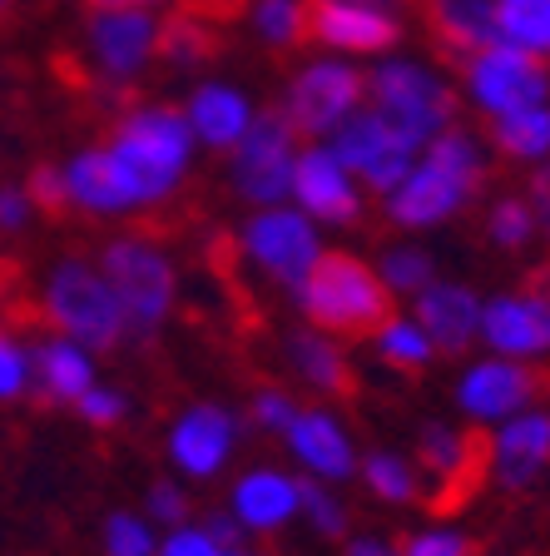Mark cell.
I'll list each match as a JSON object with an SVG mask.
<instances>
[{
  "label": "cell",
  "mask_w": 550,
  "mask_h": 556,
  "mask_svg": "<svg viewBox=\"0 0 550 556\" xmlns=\"http://www.w3.org/2000/svg\"><path fill=\"white\" fill-rule=\"evenodd\" d=\"M426 21H432L436 46L457 60H471L476 50L501 40L491 0H426Z\"/></svg>",
  "instance_id": "26"
},
{
  "label": "cell",
  "mask_w": 550,
  "mask_h": 556,
  "mask_svg": "<svg viewBox=\"0 0 550 556\" xmlns=\"http://www.w3.org/2000/svg\"><path fill=\"white\" fill-rule=\"evenodd\" d=\"M486 233H491L496 249H526L530 233H536V219H530V204L521 194H506L491 204L486 214Z\"/></svg>",
  "instance_id": "37"
},
{
  "label": "cell",
  "mask_w": 550,
  "mask_h": 556,
  "mask_svg": "<svg viewBox=\"0 0 550 556\" xmlns=\"http://www.w3.org/2000/svg\"><path fill=\"white\" fill-rule=\"evenodd\" d=\"M154 55H164L179 70H194V65H204L208 55H218V35H214V25H204L199 11H174L169 21L159 25Z\"/></svg>",
  "instance_id": "30"
},
{
  "label": "cell",
  "mask_w": 550,
  "mask_h": 556,
  "mask_svg": "<svg viewBox=\"0 0 550 556\" xmlns=\"http://www.w3.org/2000/svg\"><path fill=\"white\" fill-rule=\"evenodd\" d=\"M287 199L308 214L312 224H353L362 214V194H357L353 174L343 169L328 144H312V150H298V164H293V189Z\"/></svg>",
  "instance_id": "14"
},
{
  "label": "cell",
  "mask_w": 550,
  "mask_h": 556,
  "mask_svg": "<svg viewBox=\"0 0 550 556\" xmlns=\"http://www.w3.org/2000/svg\"><path fill=\"white\" fill-rule=\"evenodd\" d=\"M496 35L526 55H550V0H491Z\"/></svg>",
  "instance_id": "29"
},
{
  "label": "cell",
  "mask_w": 550,
  "mask_h": 556,
  "mask_svg": "<svg viewBox=\"0 0 550 556\" xmlns=\"http://www.w3.org/2000/svg\"><path fill=\"white\" fill-rule=\"evenodd\" d=\"M248 413H253V428L283 432L287 422H293V413H298V403H293V393H283V388H258Z\"/></svg>",
  "instance_id": "41"
},
{
  "label": "cell",
  "mask_w": 550,
  "mask_h": 556,
  "mask_svg": "<svg viewBox=\"0 0 550 556\" xmlns=\"http://www.w3.org/2000/svg\"><path fill=\"white\" fill-rule=\"evenodd\" d=\"M239 243H243V254L264 268L273 283H283V289H298L303 274H308L322 254L318 224H312L303 208H283V204L258 208V214L243 224Z\"/></svg>",
  "instance_id": "10"
},
{
  "label": "cell",
  "mask_w": 550,
  "mask_h": 556,
  "mask_svg": "<svg viewBox=\"0 0 550 556\" xmlns=\"http://www.w3.org/2000/svg\"><path fill=\"white\" fill-rule=\"evenodd\" d=\"M65 199L69 208H85V214H100V219H110V214H129V189L125 179H119L115 160H110V150H80L75 160L65 164Z\"/></svg>",
  "instance_id": "24"
},
{
  "label": "cell",
  "mask_w": 550,
  "mask_h": 556,
  "mask_svg": "<svg viewBox=\"0 0 550 556\" xmlns=\"http://www.w3.org/2000/svg\"><path fill=\"white\" fill-rule=\"evenodd\" d=\"M30 393V348L0 328V403Z\"/></svg>",
  "instance_id": "38"
},
{
  "label": "cell",
  "mask_w": 550,
  "mask_h": 556,
  "mask_svg": "<svg viewBox=\"0 0 550 556\" xmlns=\"http://www.w3.org/2000/svg\"><path fill=\"white\" fill-rule=\"evenodd\" d=\"M417 467L442 486H471L486 472V447L451 422H426L417 432Z\"/></svg>",
  "instance_id": "22"
},
{
  "label": "cell",
  "mask_w": 550,
  "mask_h": 556,
  "mask_svg": "<svg viewBox=\"0 0 550 556\" xmlns=\"http://www.w3.org/2000/svg\"><path fill=\"white\" fill-rule=\"evenodd\" d=\"M30 214H35V204L25 189H15V185L0 189V233H21L30 224Z\"/></svg>",
  "instance_id": "45"
},
{
  "label": "cell",
  "mask_w": 550,
  "mask_h": 556,
  "mask_svg": "<svg viewBox=\"0 0 550 556\" xmlns=\"http://www.w3.org/2000/svg\"><path fill=\"white\" fill-rule=\"evenodd\" d=\"M283 438H287V452H293V457L308 467V477H318V482L333 486L357 472L353 438H347V428L328 407H298L293 422L283 428Z\"/></svg>",
  "instance_id": "20"
},
{
  "label": "cell",
  "mask_w": 550,
  "mask_h": 556,
  "mask_svg": "<svg viewBox=\"0 0 550 556\" xmlns=\"http://www.w3.org/2000/svg\"><path fill=\"white\" fill-rule=\"evenodd\" d=\"M218 556H253V552H243V546H223Z\"/></svg>",
  "instance_id": "49"
},
{
  "label": "cell",
  "mask_w": 550,
  "mask_h": 556,
  "mask_svg": "<svg viewBox=\"0 0 550 556\" xmlns=\"http://www.w3.org/2000/svg\"><path fill=\"white\" fill-rule=\"evenodd\" d=\"M496 150L506 160H546L550 154V110L546 104H526V110H511V115H496L491 125Z\"/></svg>",
  "instance_id": "28"
},
{
  "label": "cell",
  "mask_w": 550,
  "mask_h": 556,
  "mask_svg": "<svg viewBox=\"0 0 550 556\" xmlns=\"http://www.w3.org/2000/svg\"><path fill=\"white\" fill-rule=\"evenodd\" d=\"M298 517H308V527L322 536L347 532V507L333 497V486L318 482V477H298Z\"/></svg>",
  "instance_id": "35"
},
{
  "label": "cell",
  "mask_w": 550,
  "mask_h": 556,
  "mask_svg": "<svg viewBox=\"0 0 550 556\" xmlns=\"http://www.w3.org/2000/svg\"><path fill=\"white\" fill-rule=\"evenodd\" d=\"M536 393H540V378L530 372V363L486 358L461 372L457 407L471 422H506V417L526 413V403H536Z\"/></svg>",
  "instance_id": "13"
},
{
  "label": "cell",
  "mask_w": 550,
  "mask_h": 556,
  "mask_svg": "<svg viewBox=\"0 0 550 556\" xmlns=\"http://www.w3.org/2000/svg\"><path fill=\"white\" fill-rule=\"evenodd\" d=\"M347 556H401V546H387L382 536H353Z\"/></svg>",
  "instance_id": "47"
},
{
  "label": "cell",
  "mask_w": 550,
  "mask_h": 556,
  "mask_svg": "<svg viewBox=\"0 0 550 556\" xmlns=\"http://www.w3.org/2000/svg\"><path fill=\"white\" fill-rule=\"evenodd\" d=\"M401 556H476V542L466 532H451V527H432V532L407 536Z\"/></svg>",
  "instance_id": "40"
},
{
  "label": "cell",
  "mask_w": 550,
  "mask_h": 556,
  "mask_svg": "<svg viewBox=\"0 0 550 556\" xmlns=\"http://www.w3.org/2000/svg\"><path fill=\"white\" fill-rule=\"evenodd\" d=\"M104 150H110L119 179H125L129 204L150 208L183 185L189 154H194V129H189L183 110L144 104V110H129V115L119 119Z\"/></svg>",
  "instance_id": "1"
},
{
  "label": "cell",
  "mask_w": 550,
  "mask_h": 556,
  "mask_svg": "<svg viewBox=\"0 0 550 556\" xmlns=\"http://www.w3.org/2000/svg\"><path fill=\"white\" fill-rule=\"evenodd\" d=\"M218 552H223V546H218L204 527H189V521H183V527H169V536L159 542L154 556H218Z\"/></svg>",
  "instance_id": "44"
},
{
  "label": "cell",
  "mask_w": 550,
  "mask_h": 556,
  "mask_svg": "<svg viewBox=\"0 0 550 556\" xmlns=\"http://www.w3.org/2000/svg\"><path fill=\"white\" fill-rule=\"evenodd\" d=\"M183 119L194 129V139H204L208 150H233L243 139V129L253 125V104L243 100L233 85H199L183 104Z\"/></svg>",
  "instance_id": "25"
},
{
  "label": "cell",
  "mask_w": 550,
  "mask_h": 556,
  "mask_svg": "<svg viewBox=\"0 0 550 556\" xmlns=\"http://www.w3.org/2000/svg\"><path fill=\"white\" fill-rule=\"evenodd\" d=\"M233 442H239V417L218 403H194L169 428V457L189 477H214L233 457Z\"/></svg>",
  "instance_id": "18"
},
{
  "label": "cell",
  "mask_w": 550,
  "mask_h": 556,
  "mask_svg": "<svg viewBox=\"0 0 550 556\" xmlns=\"http://www.w3.org/2000/svg\"><path fill=\"white\" fill-rule=\"evenodd\" d=\"M293 164H298V129L287 125L283 110H253V125L233 144V189L243 204H283L293 189Z\"/></svg>",
  "instance_id": "7"
},
{
  "label": "cell",
  "mask_w": 550,
  "mask_h": 556,
  "mask_svg": "<svg viewBox=\"0 0 550 556\" xmlns=\"http://www.w3.org/2000/svg\"><path fill=\"white\" fill-rule=\"evenodd\" d=\"M550 467V413H516L506 417L496 438L486 442V477L506 492L530 486Z\"/></svg>",
  "instance_id": "16"
},
{
  "label": "cell",
  "mask_w": 550,
  "mask_h": 556,
  "mask_svg": "<svg viewBox=\"0 0 550 556\" xmlns=\"http://www.w3.org/2000/svg\"><path fill=\"white\" fill-rule=\"evenodd\" d=\"M372 343H378V358L387 363V368H401V372H422L426 363L436 358L426 328L417 324V318H401V313H392L387 324L372 333Z\"/></svg>",
  "instance_id": "31"
},
{
  "label": "cell",
  "mask_w": 550,
  "mask_h": 556,
  "mask_svg": "<svg viewBox=\"0 0 550 556\" xmlns=\"http://www.w3.org/2000/svg\"><path fill=\"white\" fill-rule=\"evenodd\" d=\"M100 274L110 278L119 308H125L129 338H150L164 328V318L174 313L179 299V274H174L169 254L144 233H125L110 239L100 254Z\"/></svg>",
  "instance_id": "5"
},
{
  "label": "cell",
  "mask_w": 550,
  "mask_h": 556,
  "mask_svg": "<svg viewBox=\"0 0 550 556\" xmlns=\"http://www.w3.org/2000/svg\"><path fill=\"white\" fill-rule=\"evenodd\" d=\"M75 413H80L90 428H115L119 417L129 413V397L115 393V388H100V382H90V388L75 397Z\"/></svg>",
  "instance_id": "39"
},
{
  "label": "cell",
  "mask_w": 550,
  "mask_h": 556,
  "mask_svg": "<svg viewBox=\"0 0 550 556\" xmlns=\"http://www.w3.org/2000/svg\"><path fill=\"white\" fill-rule=\"evenodd\" d=\"M412 318L426 328L436 353L461 358L471 353V343L482 338V299L466 289V283H451V278H432L412 303Z\"/></svg>",
  "instance_id": "17"
},
{
  "label": "cell",
  "mask_w": 550,
  "mask_h": 556,
  "mask_svg": "<svg viewBox=\"0 0 550 556\" xmlns=\"http://www.w3.org/2000/svg\"><path fill=\"white\" fill-rule=\"evenodd\" d=\"M159 25L150 11H94L90 21V55L110 80H135L154 60Z\"/></svg>",
  "instance_id": "19"
},
{
  "label": "cell",
  "mask_w": 550,
  "mask_h": 556,
  "mask_svg": "<svg viewBox=\"0 0 550 556\" xmlns=\"http://www.w3.org/2000/svg\"><path fill=\"white\" fill-rule=\"evenodd\" d=\"M367 100L401 139H412L417 150L442 129H451V119H457V100L442 85V75H432L417 60H382L367 75Z\"/></svg>",
  "instance_id": "6"
},
{
  "label": "cell",
  "mask_w": 550,
  "mask_h": 556,
  "mask_svg": "<svg viewBox=\"0 0 550 556\" xmlns=\"http://www.w3.org/2000/svg\"><path fill=\"white\" fill-rule=\"evenodd\" d=\"M308 328L322 333H378L392 318V293L378 278V268L357 254H318V264L293 289Z\"/></svg>",
  "instance_id": "3"
},
{
  "label": "cell",
  "mask_w": 550,
  "mask_h": 556,
  "mask_svg": "<svg viewBox=\"0 0 550 556\" xmlns=\"http://www.w3.org/2000/svg\"><path fill=\"white\" fill-rule=\"evenodd\" d=\"M328 150L343 160V169L362 185H372L378 194H392V189L407 179V169L417 164V144L401 139L378 110H362V115H347L343 125L328 135Z\"/></svg>",
  "instance_id": "9"
},
{
  "label": "cell",
  "mask_w": 550,
  "mask_h": 556,
  "mask_svg": "<svg viewBox=\"0 0 550 556\" xmlns=\"http://www.w3.org/2000/svg\"><path fill=\"white\" fill-rule=\"evenodd\" d=\"M482 179L486 164L476 139L451 125L436 139H426L417 164L407 169V179L387 194V219L401 224V229H432V224L461 214L466 199L482 189Z\"/></svg>",
  "instance_id": "2"
},
{
  "label": "cell",
  "mask_w": 550,
  "mask_h": 556,
  "mask_svg": "<svg viewBox=\"0 0 550 556\" xmlns=\"http://www.w3.org/2000/svg\"><path fill=\"white\" fill-rule=\"evenodd\" d=\"M378 278L382 283H387V293L392 299H417V293L426 289V283H432L436 278V264H432V254H426V249H417V243H397V249H387V254L378 258Z\"/></svg>",
  "instance_id": "34"
},
{
  "label": "cell",
  "mask_w": 550,
  "mask_h": 556,
  "mask_svg": "<svg viewBox=\"0 0 550 556\" xmlns=\"http://www.w3.org/2000/svg\"><path fill=\"white\" fill-rule=\"evenodd\" d=\"M482 338L496 358H540L550 353V299L546 293H501L482 303Z\"/></svg>",
  "instance_id": "15"
},
{
  "label": "cell",
  "mask_w": 550,
  "mask_h": 556,
  "mask_svg": "<svg viewBox=\"0 0 550 556\" xmlns=\"http://www.w3.org/2000/svg\"><path fill=\"white\" fill-rule=\"evenodd\" d=\"M144 517L164 521V527H183L189 521V497H183L179 482H154L150 497H144Z\"/></svg>",
  "instance_id": "43"
},
{
  "label": "cell",
  "mask_w": 550,
  "mask_h": 556,
  "mask_svg": "<svg viewBox=\"0 0 550 556\" xmlns=\"http://www.w3.org/2000/svg\"><path fill=\"white\" fill-rule=\"evenodd\" d=\"M154 521L139 517V511H110L104 521V556H154Z\"/></svg>",
  "instance_id": "36"
},
{
  "label": "cell",
  "mask_w": 550,
  "mask_h": 556,
  "mask_svg": "<svg viewBox=\"0 0 550 556\" xmlns=\"http://www.w3.org/2000/svg\"><path fill=\"white\" fill-rule=\"evenodd\" d=\"M293 517H298V477L278 467H253L233 486V521L243 532H278Z\"/></svg>",
  "instance_id": "21"
},
{
  "label": "cell",
  "mask_w": 550,
  "mask_h": 556,
  "mask_svg": "<svg viewBox=\"0 0 550 556\" xmlns=\"http://www.w3.org/2000/svg\"><path fill=\"white\" fill-rule=\"evenodd\" d=\"M94 382V353L69 338H46L30 348V388L50 403H69Z\"/></svg>",
  "instance_id": "23"
},
{
  "label": "cell",
  "mask_w": 550,
  "mask_h": 556,
  "mask_svg": "<svg viewBox=\"0 0 550 556\" xmlns=\"http://www.w3.org/2000/svg\"><path fill=\"white\" fill-rule=\"evenodd\" d=\"M461 70H466L471 100L482 104L486 115H511V110H526V104H546L550 94V75L540 65V55H526V50L506 46V40L461 60Z\"/></svg>",
  "instance_id": "11"
},
{
  "label": "cell",
  "mask_w": 550,
  "mask_h": 556,
  "mask_svg": "<svg viewBox=\"0 0 550 556\" xmlns=\"http://www.w3.org/2000/svg\"><path fill=\"white\" fill-rule=\"evenodd\" d=\"M308 40L343 55H387L401 40V15L382 0H303Z\"/></svg>",
  "instance_id": "12"
},
{
  "label": "cell",
  "mask_w": 550,
  "mask_h": 556,
  "mask_svg": "<svg viewBox=\"0 0 550 556\" xmlns=\"http://www.w3.org/2000/svg\"><path fill=\"white\" fill-rule=\"evenodd\" d=\"M253 30L273 50H293L308 40V5L303 0H253Z\"/></svg>",
  "instance_id": "33"
},
{
  "label": "cell",
  "mask_w": 550,
  "mask_h": 556,
  "mask_svg": "<svg viewBox=\"0 0 550 556\" xmlns=\"http://www.w3.org/2000/svg\"><path fill=\"white\" fill-rule=\"evenodd\" d=\"M46 318L60 328V338L90 348V353H110L129 338L125 328V308H119L110 278L100 274V264H85V258H65L46 274Z\"/></svg>",
  "instance_id": "4"
},
{
  "label": "cell",
  "mask_w": 550,
  "mask_h": 556,
  "mask_svg": "<svg viewBox=\"0 0 550 556\" xmlns=\"http://www.w3.org/2000/svg\"><path fill=\"white\" fill-rule=\"evenodd\" d=\"M283 348H287L293 372L308 382L312 393H322V397L353 393V368H347V353L337 348L333 333H322V328H293Z\"/></svg>",
  "instance_id": "27"
},
{
  "label": "cell",
  "mask_w": 550,
  "mask_h": 556,
  "mask_svg": "<svg viewBox=\"0 0 550 556\" xmlns=\"http://www.w3.org/2000/svg\"><path fill=\"white\" fill-rule=\"evenodd\" d=\"M367 100V75L353 70L347 60H312L287 80L283 115L298 135L328 139L347 115H357V104Z\"/></svg>",
  "instance_id": "8"
},
{
  "label": "cell",
  "mask_w": 550,
  "mask_h": 556,
  "mask_svg": "<svg viewBox=\"0 0 550 556\" xmlns=\"http://www.w3.org/2000/svg\"><path fill=\"white\" fill-rule=\"evenodd\" d=\"M90 11H150V5H159V0H85Z\"/></svg>",
  "instance_id": "48"
},
{
  "label": "cell",
  "mask_w": 550,
  "mask_h": 556,
  "mask_svg": "<svg viewBox=\"0 0 550 556\" xmlns=\"http://www.w3.org/2000/svg\"><path fill=\"white\" fill-rule=\"evenodd\" d=\"M5 5H11V0H0V15H5Z\"/></svg>",
  "instance_id": "50"
},
{
  "label": "cell",
  "mask_w": 550,
  "mask_h": 556,
  "mask_svg": "<svg viewBox=\"0 0 550 556\" xmlns=\"http://www.w3.org/2000/svg\"><path fill=\"white\" fill-rule=\"evenodd\" d=\"M526 204H530V219H536V229L550 239V164H540V169L530 174Z\"/></svg>",
  "instance_id": "46"
},
{
  "label": "cell",
  "mask_w": 550,
  "mask_h": 556,
  "mask_svg": "<svg viewBox=\"0 0 550 556\" xmlns=\"http://www.w3.org/2000/svg\"><path fill=\"white\" fill-rule=\"evenodd\" d=\"M25 194H30L35 208H46V214H60V208H69V199H65V169H60V164H35Z\"/></svg>",
  "instance_id": "42"
},
{
  "label": "cell",
  "mask_w": 550,
  "mask_h": 556,
  "mask_svg": "<svg viewBox=\"0 0 550 556\" xmlns=\"http://www.w3.org/2000/svg\"><path fill=\"white\" fill-rule=\"evenodd\" d=\"M357 472H362L367 492H372V497H382V502H392V507L422 497V472H417V463L397 457V452H367Z\"/></svg>",
  "instance_id": "32"
}]
</instances>
